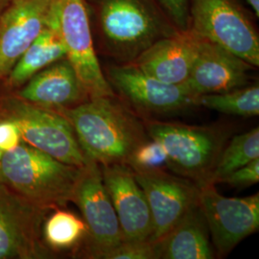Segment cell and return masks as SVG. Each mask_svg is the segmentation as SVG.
Instances as JSON below:
<instances>
[{
    "mask_svg": "<svg viewBox=\"0 0 259 259\" xmlns=\"http://www.w3.org/2000/svg\"><path fill=\"white\" fill-rule=\"evenodd\" d=\"M59 112L71 124L84 156L100 165L126 164L150 139L143 117L117 95L89 98Z\"/></svg>",
    "mask_w": 259,
    "mask_h": 259,
    "instance_id": "1",
    "label": "cell"
},
{
    "mask_svg": "<svg viewBox=\"0 0 259 259\" xmlns=\"http://www.w3.org/2000/svg\"><path fill=\"white\" fill-rule=\"evenodd\" d=\"M93 8L103 52L117 64L180 31L158 0H93Z\"/></svg>",
    "mask_w": 259,
    "mask_h": 259,
    "instance_id": "2",
    "label": "cell"
},
{
    "mask_svg": "<svg viewBox=\"0 0 259 259\" xmlns=\"http://www.w3.org/2000/svg\"><path fill=\"white\" fill-rule=\"evenodd\" d=\"M80 167L62 162L21 142L0 158L1 183L48 211L70 202Z\"/></svg>",
    "mask_w": 259,
    "mask_h": 259,
    "instance_id": "3",
    "label": "cell"
},
{
    "mask_svg": "<svg viewBox=\"0 0 259 259\" xmlns=\"http://www.w3.org/2000/svg\"><path fill=\"white\" fill-rule=\"evenodd\" d=\"M143 123L149 138L161 143L167 167L198 186L209 183L213 169L226 143V133L215 127L191 126L148 119Z\"/></svg>",
    "mask_w": 259,
    "mask_h": 259,
    "instance_id": "4",
    "label": "cell"
},
{
    "mask_svg": "<svg viewBox=\"0 0 259 259\" xmlns=\"http://www.w3.org/2000/svg\"><path fill=\"white\" fill-rule=\"evenodd\" d=\"M48 24L65 47V58L74 68L90 98L116 95L108 82L94 47L93 27L84 0H54Z\"/></svg>",
    "mask_w": 259,
    "mask_h": 259,
    "instance_id": "5",
    "label": "cell"
},
{
    "mask_svg": "<svg viewBox=\"0 0 259 259\" xmlns=\"http://www.w3.org/2000/svg\"><path fill=\"white\" fill-rule=\"evenodd\" d=\"M0 116L18 125L28 145L74 166H83L88 161L71 124L59 111L27 102L15 94L0 98Z\"/></svg>",
    "mask_w": 259,
    "mask_h": 259,
    "instance_id": "6",
    "label": "cell"
},
{
    "mask_svg": "<svg viewBox=\"0 0 259 259\" xmlns=\"http://www.w3.org/2000/svg\"><path fill=\"white\" fill-rule=\"evenodd\" d=\"M188 29L258 67V32L238 0H189Z\"/></svg>",
    "mask_w": 259,
    "mask_h": 259,
    "instance_id": "7",
    "label": "cell"
},
{
    "mask_svg": "<svg viewBox=\"0 0 259 259\" xmlns=\"http://www.w3.org/2000/svg\"><path fill=\"white\" fill-rule=\"evenodd\" d=\"M70 202L82 214L87 235L76 250L87 258L102 259L104 254L123 242L120 226L103 182L101 166L88 159L80 167Z\"/></svg>",
    "mask_w": 259,
    "mask_h": 259,
    "instance_id": "8",
    "label": "cell"
},
{
    "mask_svg": "<svg viewBox=\"0 0 259 259\" xmlns=\"http://www.w3.org/2000/svg\"><path fill=\"white\" fill-rule=\"evenodd\" d=\"M214 185L207 183L199 186V205L218 254L225 256L258 231L259 195L228 198Z\"/></svg>",
    "mask_w": 259,
    "mask_h": 259,
    "instance_id": "9",
    "label": "cell"
},
{
    "mask_svg": "<svg viewBox=\"0 0 259 259\" xmlns=\"http://www.w3.org/2000/svg\"><path fill=\"white\" fill-rule=\"evenodd\" d=\"M106 78L121 99L136 109L141 117L146 114H166L195 106L196 95L185 84L164 83L133 64L109 66Z\"/></svg>",
    "mask_w": 259,
    "mask_h": 259,
    "instance_id": "10",
    "label": "cell"
},
{
    "mask_svg": "<svg viewBox=\"0 0 259 259\" xmlns=\"http://www.w3.org/2000/svg\"><path fill=\"white\" fill-rule=\"evenodd\" d=\"M48 212L0 183V259L47 258L41 228Z\"/></svg>",
    "mask_w": 259,
    "mask_h": 259,
    "instance_id": "11",
    "label": "cell"
},
{
    "mask_svg": "<svg viewBox=\"0 0 259 259\" xmlns=\"http://www.w3.org/2000/svg\"><path fill=\"white\" fill-rule=\"evenodd\" d=\"M134 174L151 210V240L163 237L199 202V186L184 177L172 175L163 169Z\"/></svg>",
    "mask_w": 259,
    "mask_h": 259,
    "instance_id": "12",
    "label": "cell"
},
{
    "mask_svg": "<svg viewBox=\"0 0 259 259\" xmlns=\"http://www.w3.org/2000/svg\"><path fill=\"white\" fill-rule=\"evenodd\" d=\"M103 182L118 218L124 241L149 240L153 221L148 201L127 164L100 165Z\"/></svg>",
    "mask_w": 259,
    "mask_h": 259,
    "instance_id": "13",
    "label": "cell"
},
{
    "mask_svg": "<svg viewBox=\"0 0 259 259\" xmlns=\"http://www.w3.org/2000/svg\"><path fill=\"white\" fill-rule=\"evenodd\" d=\"M252 65L209 40L199 37L185 87L194 95L229 92L247 85Z\"/></svg>",
    "mask_w": 259,
    "mask_h": 259,
    "instance_id": "14",
    "label": "cell"
},
{
    "mask_svg": "<svg viewBox=\"0 0 259 259\" xmlns=\"http://www.w3.org/2000/svg\"><path fill=\"white\" fill-rule=\"evenodd\" d=\"M54 0H14L0 20V80L47 27Z\"/></svg>",
    "mask_w": 259,
    "mask_h": 259,
    "instance_id": "15",
    "label": "cell"
},
{
    "mask_svg": "<svg viewBox=\"0 0 259 259\" xmlns=\"http://www.w3.org/2000/svg\"><path fill=\"white\" fill-rule=\"evenodd\" d=\"M199 37L189 29L153 44L131 64L167 83L184 84L197 53Z\"/></svg>",
    "mask_w": 259,
    "mask_h": 259,
    "instance_id": "16",
    "label": "cell"
},
{
    "mask_svg": "<svg viewBox=\"0 0 259 259\" xmlns=\"http://www.w3.org/2000/svg\"><path fill=\"white\" fill-rule=\"evenodd\" d=\"M24 84L18 97L53 111L72 108L90 98L66 58L48 65Z\"/></svg>",
    "mask_w": 259,
    "mask_h": 259,
    "instance_id": "17",
    "label": "cell"
},
{
    "mask_svg": "<svg viewBox=\"0 0 259 259\" xmlns=\"http://www.w3.org/2000/svg\"><path fill=\"white\" fill-rule=\"evenodd\" d=\"M208 228L199 202L176 226L158 239L159 257L163 259H211L214 257Z\"/></svg>",
    "mask_w": 259,
    "mask_h": 259,
    "instance_id": "18",
    "label": "cell"
},
{
    "mask_svg": "<svg viewBox=\"0 0 259 259\" xmlns=\"http://www.w3.org/2000/svg\"><path fill=\"white\" fill-rule=\"evenodd\" d=\"M65 55L61 38L55 29L48 24L7 75L8 84L11 88H19L48 65L65 59Z\"/></svg>",
    "mask_w": 259,
    "mask_h": 259,
    "instance_id": "19",
    "label": "cell"
},
{
    "mask_svg": "<svg viewBox=\"0 0 259 259\" xmlns=\"http://www.w3.org/2000/svg\"><path fill=\"white\" fill-rule=\"evenodd\" d=\"M85 235L87 226L83 219L63 208L54 209L42 223L41 237L49 250L76 251Z\"/></svg>",
    "mask_w": 259,
    "mask_h": 259,
    "instance_id": "20",
    "label": "cell"
},
{
    "mask_svg": "<svg viewBox=\"0 0 259 259\" xmlns=\"http://www.w3.org/2000/svg\"><path fill=\"white\" fill-rule=\"evenodd\" d=\"M195 106H203L226 114L244 117L258 116V84H247L225 93L197 95Z\"/></svg>",
    "mask_w": 259,
    "mask_h": 259,
    "instance_id": "21",
    "label": "cell"
},
{
    "mask_svg": "<svg viewBox=\"0 0 259 259\" xmlns=\"http://www.w3.org/2000/svg\"><path fill=\"white\" fill-rule=\"evenodd\" d=\"M259 158L258 127L237 135L224 147L213 169L209 183H221L225 177Z\"/></svg>",
    "mask_w": 259,
    "mask_h": 259,
    "instance_id": "22",
    "label": "cell"
},
{
    "mask_svg": "<svg viewBox=\"0 0 259 259\" xmlns=\"http://www.w3.org/2000/svg\"><path fill=\"white\" fill-rule=\"evenodd\" d=\"M126 164L134 172H146L167 167V155L160 142L149 139L131 154Z\"/></svg>",
    "mask_w": 259,
    "mask_h": 259,
    "instance_id": "23",
    "label": "cell"
},
{
    "mask_svg": "<svg viewBox=\"0 0 259 259\" xmlns=\"http://www.w3.org/2000/svg\"><path fill=\"white\" fill-rule=\"evenodd\" d=\"M157 240L123 241L107 251L102 259H159Z\"/></svg>",
    "mask_w": 259,
    "mask_h": 259,
    "instance_id": "24",
    "label": "cell"
},
{
    "mask_svg": "<svg viewBox=\"0 0 259 259\" xmlns=\"http://www.w3.org/2000/svg\"><path fill=\"white\" fill-rule=\"evenodd\" d=\"M259 181V158H256L245 166L240 167L230 175L225 177L221 183H226L232 187L244 188L257 184Z\"/></svg>",
    "mask_w": 259,
    "mask_h": 259,
    "instance_id": "25",
    "label": "cell"
},
{
    "mask_svg": "<svg viewBox=\"0 0 259 259\" xmlns=\"http://www.w3.org/2000/svg\"><path fill=\"white\" fill-rule=\"evenodd\" d=\"M158 2L180 31L188 29L189 0H158Z\"/></svg>",
    "mask_w": 259,
    "mask_h": 259,
    "instance_id": "26",
    "label": "cell"
},
{
    "mask_svg": "<svg viewBox=\"0 0 259 259\" xmlns=\"http://www.w3.org/2000/svg\"><path fill=\"white\" fill-rule=\"evenodd\" d=\"M23 142L18 125L9 118L0 116V156L17 148Z\"/></svg>",
    "mask_w": 259,
    "mask_h": 259,
    "instance_id": "27",
    "label": "cell"
},
{
    "mask_svg": "<svg viewBox=\"0 0 259 259\" xmlns=\"http://www.w3.org/2000/svg\"><path fill=\"white\" fill-rule=\"evenodd\" d=\"M246 2L250 5V8L253 11L256 18L259 17V0H246Z\"/></svg>",
    "mask_w": 259,
    "mask_h": 259,
    "instance_id": "28",
    "label": "cell"
},
{
    "mask_svg": "<svg viewBox=\"0 0 259 259\" xmlns=\"http://www.w3.org/2000/svg\"><path fill=\"white\" fill-rule=\"evenodd\" d=\"M0 158H1V156H0ZM0 183H1V177H0Z\"/></svg>",
    "mask_w": 259,
    "mask_h": 259,
    "instance_id": "29",
    "label": "cell"
}]
</instances>
